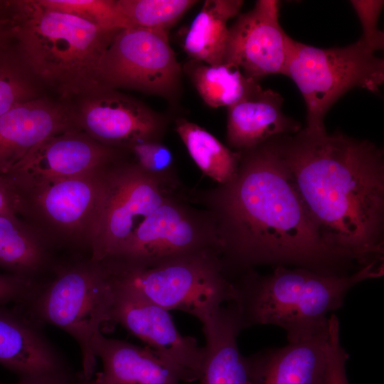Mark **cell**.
Returning a JSON list of instances; mask_svg holds the SVG:
<instances>
[{
  "mask_svg": "<svg viewBox=\"0 0 384 384\" xmlns=\"http://www.w3.org/2000/svg\"><path fill=\"white\" fill-rule=\"evenodd\" d=\"M82 97L75 112L79 127L98 142L127 150L144 141H160L166 122L146 105L114 89Z\"/></svg>",
  "mask_w": 384,
  "mask_h": 384,
  "instance_id": "13",
  "label": "cell"
},
{
  "mask_svg": "<svg viewBox=\"0 0 384 384\" xmlns=\"http://www.w3.org/2000/svg\"><path fill=\"white\" fill-rule=\"evenodd\" d=\"M80 384H117L112 379L107 377L103 372L98 373L95 378L85 380L81 376Z\"/></svg>",
  "mask_w": 384,
  "mask_h": 384,
  "instance_id": "35",
  "label": "cell"
},
{
  "mask_svg": "<svg viewBox=\"0 0 384 384\" xmlns=\"http://www.w3.org/2000/svg\"><path fill=\"white\" fill-rule=\"evenodd\" d=\"M228 274L267 264L346 274L354 262L322 238L272 139L240 151L228 182L200 197Z\"/></svg>",
  "mask_w": 384,
  "mask_h": 384,
  "instance_id": "1",
  "label": "cell"
},
{
  "mask_svg": "<svg viewBox=\"0 0 384 384\" xmlns=\"http://www.w3.org/2000/svg\"><path fill=\"white\" fill-rule=\"evenodd\" d=\"M46 6L110 29L131 28L117 0H42Z\"/></svg>",
  "mask_w": 384,
  "mask_h": 384,
  "instance_id": "27",
  "label": "cell"
},
{
  "mask_svg": "<svg viewBox=\"0 0 384 384\" xmlns=\"http://www.w3.org/2000/svg\"><path fill=\"white\" fill-rule=\"evenodd\" d=\"M383 275V265L373 262L346 274H326L304 267L277 266L267 275L253 269L233 280L235 303L243 329L272 324L283 329L288 342L328 332V314L342 306L357 284Z\"/></svg>",
  "mask_w": 384,
  "mask_h": 384,
  "instance_id": "4",
  "label": "cell"
},
{
  "mask_svg": "<svg viewBox=\"0 0 384 384\" xmlns=\"http://www.w3.org/2000/svg\"><path fill=\"white\" fill-rule=\"evenodd\" d=\"M175 186L146 174L134 162H114L105 171L102 195L90 245V260L117 255L145 218Z\"/></svg>",
  "mask_w": 384,
  "mask_h": 384,
  "instance_id": "9",
  "label": "cell"
},
{
  "mask_svg": "<svg viewBox=\"0 0 384 384\" xmlns=\"http://www.w3.org/2000/svg\"><path fill=\"white\" fill-rule=\"evenodd\" d=\"M339 321L332 314L329 319L327 361L323 384H348L346 372L348 358L340 342Z\"/></svg>",
  "mask_w": 384,
  "mask_h": 384,
  "instance_id": "30",
  "label": "cell"
},
{
  "mask_svg": "<svg viewBox=\"0 0 384 384\" xmlns=\"http://www.w3.org/2000/svg\"><path fill=\"white\" fill-rule=\"evenodd\" d=\"M17 384H73L71 379L65 372L41 375L35 376L21 377Z\"/></svg>",
  "mask_w": 384,
  "mask_h": 384,
  "instance_id": "34",
  "label": "cell"
},
{
  "mask_svg": "<svg viewBox=\"0 0 384 384\" xmlns=\"http://www.w3.org/2000/svg\"><path fill=\"white\" fill-rule=\"evenodd\" d=\"M46 242L20 218L0 215V267L29 279L47 260Z\"/></svg>",
  "mask_w": 384,
  "mask_h": 384,
  "instance_id": "24",
  "label": "cell"
},
{
  "mask_svg": "<svg viewBox=\"0 0 384 384\" xmlns=\"http://www.w3.org/2000/svg\"><path fill=\"white\" fill-rule=\"evenodd\" d=\"M197 2L194 0H117L130 27L166 33Z\"/></svg>",
  "mask_w": 384,
  "mask_h": 384,
  "instance_id": "26",
  "label": "cell"
},
{
  "mask_svg": "<svg viewBox=\"0 0 384 384\" xmlns=\"http://www.w3.org/2000/svg\"><path fill=\"white\" fill-rule=\"evenodd\" d=\"M4 5V32L17 43L27 71L65 98L106 88L100 78L102 59L121 29L98 26L52 9L42 0L11 1Z\"/></svg>",
  "mask_w": 384,
  "mask_h": 384,
  "instance_id": "3",
  "label": "cell"
},
{
  "mask_svg": "<svg viewBox=\"0 0 384 384\" xmlns=\"http://www.w3.org/2000/svg\"><path fill=\"white\" fill-rule=\"evenodd\" d=\"M93 351L103 373L117 384H178L174 369L149 347L108 338L97 333Z\"/></svg>",
  "mask_w": 384,
  "mask_h": 384,
  "instance_id": "20",
  "label": "cell"
},
{
  "mask_svg": "<svg viewBox=\"0 0 384 384\" xmlns=\"http://www.w3.org/2000/svg\"><path fill=\"white\" fill-rule=\"evenodd\" d=\"M175 130L196 166L219 185L235 176L240 151L233 152L205 128L184 118L176 120Z\"/></svg>",
  "mask_w": 384,
  "mask_h": 384,
  "instance_id": "25",
  "label": "cell"
},
{
  "mask_svg": "<svg viewBox=\"0 0 384 384\" xmlns=\"http://www.w3.org/2000/svg\"><path fill=\"white\" fill-rule=\"evenodd\" d=\"M0 10H1V4H0ZM6 39V36L4 34V32L1 26V19H0V46H3V43H4V41Z\"/></svg>",
  "mask_w": 384,
  "mask_h": 384,
  "instance_id": "36",
  "label": "cell"
},
{
  "mask_svg": "<svg viewBox=\"0 0 384 384\" xmlns=\"http://www.w3.org/2000/svg\"><path fill=\"white\" fill-rule=\"evenodd\" d=\"M134 157V163L146 174L176 187L172 171L174 159L171 151L160 141H144L127 149Z\"/></svg>",
  "mask_w": 384,
  "mask_h": 384,
  "instance_id": "29",
  "label": "cell"
},
{
  "mask_svg": "<svg viewBox=\"0 0 384 384\" xmlns=\"http://www.w3.org/2000/svg\"><path fill=\"white\" fill-rule=\"evenodd\" d=\"M32 290L30 279L14 274H0V304L27 299Z\"/></svg>",
  "mask_w": 384,
  "mask_h": 384,
  "instance_id": "32",
  "label": "cell"
},
{
  "mask_svg": "<svg viewBox=\"0 0 384 384\" xmlns=\"http://www.w3.org/2000/svg\"><path fill=\"white\" fill-rule=\"evenodd\" d=\"M4 214L16 215L12 188L7 178L0 176V215Z\"/></svg>",
  "mask_w": 384,
  "mask_h": 384,
  "instance_id": "33",
  "label": "cell"
},
{
  "mask_svg": "<svg viewBox=\"0 0 384 384\" xmlns=\"http://www.w3.org/2000/svg\"><path fill=\"white\" fill-rule=\"evenodd\" d=\"M283 98L262 88L228 107L227 141L239 151L257 146L276 137L300 131V124L282 111Z\"/></svg>",
  "mask_w": 384,
  "mask_h": 384,
  "instance_id": "19",
  "label": "cell"
},
{
  "mask_svg": "<svg viewBox=\"0 0 384 384\" xmlns=\"http://www.w3.org/2000/svg\"><path fill=\"white\" fill-rule=\"evenodd\" d=\"M113 284L135 291L168 310L186 312L201 323L235 299V288L218 250H208L151 265L108 259L100 262Z\"/></svg>",
  "mask_w": 384,
  "mask_h": 384,
  "instance_id": "5",
  "label": "cell"
},
{
  "mask_svg": "<svg viewBox=\"0 0 384 384\" xmlns=\"http://www.w3.org/2000/svg\"><path fill=\"white\" fill-rule=\"evenodd\" d=\"M350 2L358 15L363 28L362 36L358 40L373 52L383 49L384 34L378 28V21L384 1L353 0Z\"/></svg>",
  "mask_w": 384,
  "mask_h": 384,
  "instance_id": "31",
  "label": "cell"
},
{
  "mask_svg": "<svg viewBox=\"0 0 384 384\" xmlns=\"http://www.w3.org/2000/svg\"><path fill=\"white\" fill-rule=\"evenodd\" d=\"M279 11L278 1L259 0L240 15L229 27L223 63L257 82L269 75H284L290 37L279 23Z\"/></svg>",
  "mask_w": 384,
  "mask_h": 384,
  "instance_id": "14",
  "label": "cell"
},
{
  "mask_svg": "<svg viewBox=\"0 0 384 384\" xmlns=\"http://www.w3.org/2000/svg\"><path fill=\"white\" fill-rule=\"evenodd\" d=\"M122 150L74 128L41 141L6 176L34 180L79 176L116 162Z\"/></svg>",
  "mask_w": 384,
  "mask_h": 384,
  "instance_id": "15",
  "label": "cell"
},
{
  "mask_svg": "<svg viewBox=\"0 0 384 384\" xmlns=\"http://www.w3.org/2000/svg\"><path fill=\"white\" fill-rule=\"evenodd\" d=\"M80 128L75 112L44 98L17 104L0 115V176L9 174L41 141Z\"/></svg>",
  "mask_w": 384,
  "mask_h": 384,
  "instance_id": "16",
  "label": "cell"
},
{
  "mask_svg": "<svg viewBox=\"0 0 384 384\" xmlns=\"http://www.w3.org/2000/svg\"><path fill=\"white\" fill-rule=\"evenodd\" d=\"M109 282L113 294L110 321L121 324L145 342L174 369L181 381L198 380L204 347L193 337L178 332L169 311L130 288Z\"/></svg>",
  "mask_w": 384,
  "mask_h": 384,
  "instance_id": "12",
  "label": "cell"
},
{
  "mask_svg": "<svg viewBox=\"0 0 384 384\" xmlns=\"http://www.w3.org/2000/svg\"><path fill=\"white\" fill-rule=\"evenodd\" d=\"M183 70L203 102L213 108H228L262 89L238 67L225 63L208 65L190 59Z\"/></svg>",
  "mask_w": 384,
  "mask_h": 384,
  "instance_id": "23",
  "label": "cell"
},
{
  "mask_svg": "<svg viewBox=\"0 0 384 384\" xmlns=\"http://www.w3.org/2000/svg\"><path fill=\"white\" fill-rule=\"evenodd\" d=\"M241 0H206L196 14L183 41L191 60L208 65L223 63L228 36V22L238 15Z\"/></svg>",
  "mask_w": 384,
  "mask_h": 384,
  "instance_id": "22",
  "label": "cell"
},
{
  "mask_svg": "<svg viewBox=\"0 0 384 384\" xmlns=\"http://www.w3.org/2000/svg\"><path fill=\"white\" fill-rule=\"evenodd\" d=\"M208 250L220 252L208 213L174 194L145 218L117 255L108 259L151 265Z\"/></svg>",
  "mask_w": 384,
  "mask_h": 384,
  "instance_id": "11",
  "label": "cell"
},
{
  "mask_svg": "<svg viewBox=\"0 0 384 384\" xmlns=\"http://www.w3.org/2000/svg\"><path fill=\"white\" fill-rule=\"evenodd\" d=\"M182 68L169 33L127 28L114 36L102 59L100 78L106 88H126L175 100Z\"/></svg>",
  "mask_w": 384,
  "mask_h": 384,
  "instance_id": "10",
  "label": "cell"
},
{
  "mask_svg": "<svg viewBox=\"0 0 384 384\" xmlns=\"http://www.w3.org/2000/svg\"><path fill=\"white\" fill-rule=\"evenodd\" d=\"M21 63L0 46V115L21 102L36 98V94ZM27 71V70H26Z\"/></svg>",
  "mask_w": 384,
  "mask_h": 384,
  "instance_id": "28",
  "label": "cell"
},
{
  "mask_svg": "<svg viewBox=\"0 0 384 384\" xmlns=\"http://www.w3.org/2000/svg\"><path fill=\"white\" fill-rule=\"evenodd\" d=\"M201 324L206 346L200 384H252L249 358L238 346L243 326L237 305L225 304Z\"/></svg>",
  "mask_w": 384,
  "mask_h": 384,
  "instance_id": "17",
  "label": "cell"
},
{
  "mask_svg": "<svg viewBox=\"0 0 384 384\" xmlns=\"http://www.w3.org/2000/svg\"><path fill=\"white\" fill-rule=\"evenodd\" d=\"M325 242L361 267L383 255V151L341 132L274 138Z\"/></svg>",
  "mask_w": 384,
  "mask_h": 384,
  "instance_id": "2",
  "label": "cell"
},
{
  "mask_svg": "<svg viewBox=\"0 0 384 384\" xmlns=\"http://www.w3.org/2000/svg\"><path fill=\"white\" fill-rule=\"evenodd\" d=\"M328 332L250 357L252 384H323Z\"/></svg>",
  "mask_w": 384,
  "mask_h": 384,
  "instance_id": "18",
  "label": "cell"
},
{
  "mask_svg": "<svg viewBox=\"0 0 384 384\" xmlns=\"http://www.w3.org/2000/svg\"><path fill=\"white\" fill-rule=\"evenodd\" d=\"M108 166L61 179L4 176L13 191L16 215L23 217L46 242L58 240L90 246Z\"/></svg>",
  "mask_w": 384,
  "mask_h": 384,
  "instance_id": "7",
  "label": "cell"
},
{
  "mask_svg": "<svg viewBox=\"0 0 384 384\" xmlns=\"http://www.w3.org/2000/svg\"><path fill=\"white\" fill-rule=\"evenodd\" d=\"M284 75L304 99V130L321 134L326 132L328 110L346 92L355 87L378 91L384 82V60L359 40L343 48H320L290 37Z\"/></svg>",
  "mask_w": 384,
  "mask_h": 384,
  "instance_id": "6",
  "label": "cell"
},
{
  "mask_svg": "<svg viewBox=\"0 0 384 384\" xmlns=\"http://www.w3.org/2000/svg\"><path fill=\"white\" fill-rule=\"evenodd\" d=\"M0 363L21 377L65 372L48 343L20 315L0 309Z\"/></svg>",
  "mask_w": 384,
  "mask_h": 384,
  "instance_id": "21",
  "label": "cell"
},
{
  "mask_svg": "<svg viewBox=\"0 0 384 384\" xmlns=\"http://www.w3.org/2000/svg\"><path fill=\"white\" fill-rule=\"evenodd\" d=\"M112 294L100 264L89 260L60 270L33 298L37 317L65 331L78 343L82 378L87 380L92 378L96 366L94 338L102 324L110 321Z\"/></svg>",
  "mask_w": 384,
  "mask_h": 384,
  "instance_id": "8",
  "label": "cell"
}]
</instances>
